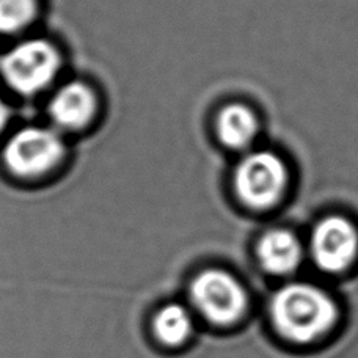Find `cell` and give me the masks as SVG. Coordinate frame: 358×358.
I'll return each mask as SVG.
<instances>
[{"mask_svg":"<svg viewBox=\"0 0 358 358\" xmlns=\"http://www.w3.org/2000/svg\"><path fill=\"white\" fill-rule=\"evenodd\" d=\"M215 131L228 150L247 151L259 134V118L244 102H229L217 115Z\"/></svg>","mask_w":358,"mask_h":358,"instance_id":"obj_9","label":"cell"},{"mask_svg":"<svg viewBox=\"0 0 358 358\" xmlns=\"http://www.w3.org/2000/svg\"><path fill=\"white\" fill-rule=\"evenodd\" d=\"M38 0H0V34L21 31L34 21Z\"/></svg>","mask_w":358,"mask_h":358,"instance_id":"obj_11","label":"cell"},{"mask_svg":"<svg viewBox=\"0 0 358 358\" xmlns=\"http://www.w3.org/2000/svg\"><path fill=\"white\" fill-rule=\"evenodd\" d=\"M289 167L278 152L247 151L236 165L234 192L239 201L255 210H267L283 200L289 187Z\"/></svg>","mask_w":358,"mask_h":358,"instance_id":"obj_2","label":"cell"},{"mask_svg":"<svg viewBox=\"0 0 358 358\" xmlns=\"http://www.w3.org/2000/svg\"><path fill=\"white\" fill-rule=\"evenodd\" d=\"M155 331L165 346H179L187 341L194 331V319L185 306L170 303L157 313Z\"/></svg>","mask_w":358,"mask_h":358,"instance_id":"obj_10","label":"cell"},{"mask_svg":"<svg viewBox=\"0 0 358 358\" xmlns=\"http://www.w3.org/2000/svg\"><path fill=\"white\" fill-rule=\"evenodd\" d=\"M310 252L321 271L327 273L348 271L358 258V227L346 215H325L313 228Z\"/></svg>","mask_w":358,"mask_h":358,"instance_id":"obj_6","label":"cell"},{"mask_svg":"<svg viewBox=\"0 0 358 358\" xmlns=\"http://www.w3.org/2000/svg\"><path fill=\"white\" fill-rule=\"evenodd\" d=\"M195 308L215 325H233L245 315L248 296L241 281L223 268H206L190 285Z\"/></svg>","mask_w":358,"mask_h":358,"instance_id":"obj_5","label":"cell"},{"mask_svg":"<svg viewBox=\"0 0 358 358\" xmlns=\"http://www.w3.org/2000/svg\"><path fill=\"white\" fill-rule=\"evenodd\" d=\"M271 319L285 340L308 344L335 327L338 306L329 292L316 285L289 283L273 294Z\"/></svg>","mask_w":358,"mask_h":358,"instance_id":"obj_1","label":"cell"},{"mask_svg":"<svg viewBox=\"0 0 358 358\" xmlns=\"http://www.w3.org/2000/svg\"><path fill=\"white\" fill-rule=\"evenodd\" d=\"M60 66L59 49L41 38L17 43L0 59L2 78L11 90L24 96L46 90L57 78Z\"/></svg>","mask_w":358,"mask_h":358,"instance_id":"obj_3","label":"cell"},{"mask_svg":"<svg viewBox=\"0 0 358 358\" xmlns=\"http://www.w3.org/2000/svg\"><path fill=\"white\" fill-rule=\"evenodd\" d=\"M259 264L273 275H289L302 264L305 248L297 234L287 228H272L266 231L257 245Z\"/></svg>","mask_w":358,"mask_h":358,"instance_id":"obj_8","label":"cell"},{"mask_svg":"<svg viewBox=\"0 0 358 358\" xmlns=\"http://www.w3.org/2000/svg\"><path fill=\"white\" fill-rule=\"evenodd\" d=\"M65 152V142L55 127L25 126L5 143L2 159L11 175L35 179L59 167Z\"/></svg>","mask_w":358,"mask_h":358,"instance_id":"obj_4","label":"cell"},{"mask_svg":"<svg viewBox=\"0 0 358 358\" xmlns=\"http://www.w3.org/2000/svg\"><path fill=\"white\" fill-rule=\"evenodd\" d=\"M98 101L92 88L84 82L74 80L62 85L52 94L48 113L57 131H80L92 123Z\"/></svg>","mask_w":358,"mask_h":358,"instance_id":"obj_7","label":"cell"},{"mask_svg":"<svg viewBox=\"0 0 358 358\" xmlns=\"http://www.w3.org/2000/svg\"><path fill=\"white\" fill-rule=\"evenodd\" d=\"M8 121H10V107L6 104L2 93H0V132L5 129V126L8 124Z\"/></svg>","mask_w":358,"mask_h":358,"instance_id":"obj_12","label":"cell"}]
</instances>
